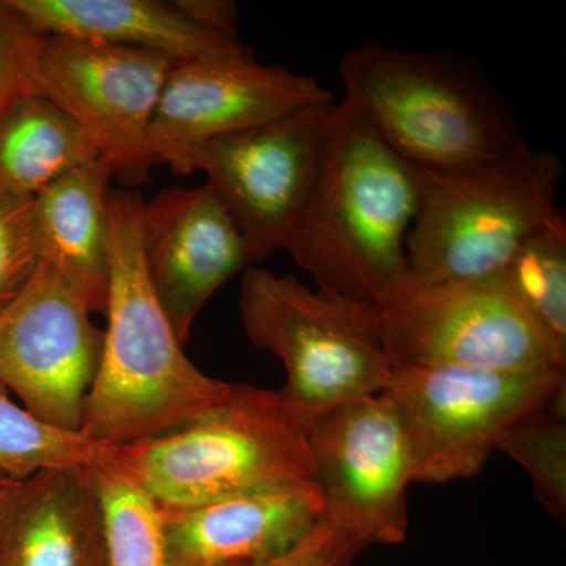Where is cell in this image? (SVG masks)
I'll list each match as a JSON object with an SVG mask.
<instances>
[{
	"mask_svg": "<svg viewBox=\"0 0 566 566\" xmlns=\"http://www.w3.org/2000/svg\"><path fill=\"white\" fill-rule=\"evenodd\" d=\"M0 566H109L87 468L39 472L0 490Z\"/></svg>",
	"mask_w": 566,
	"mask_h": 566,
	"instance_id": "obj_16",
	"label": "cell"
},
{
	"mask_svg": "<svg viewBox=\"0 0 566 566\" xmlns=\"http://www.w3.org/2000/svg\"><path fill=\"white\" fill-rule=\"evenodd\" d=\"M169 61L155 52L104 41L46 35L39 61V95L80 125L122 186L150 180L153 117Z\"/></svg>",
	"mask_w": 566,
	"mask_h": 566,
	"instance_id": "obj_10",
	"label": "cell"
},
{
	"mask_svg": "<svg viewBox=\"0 0 566 566\" xmlns=\"http://www.w3.org/2000/svg\"><path fill=\"white\" fill-rule=\"evenodd\" d=\"M565 403L564 389L549 403L513 424L495 447L526 469L536 499L562 523L566 516Z\"/></svg>",
	"mask_w": 566,
	"mask_h": 566,
	"instance_id": "obj_23",
	"label": "cell"
},
{
	"mask_svg": "<svg viewBox=\"0 0 566 566\" xmlns=\"http://www.w3.org/2000/svg\"><path fill=\"white\" fill-rule=\"evenodd\" d=\"M44 36L10 0H0V122L22 99L39 95Z\"/></svg>",
	"mask_w": 566,
	"mask_h": 566,
	"instance_id": "obj_25",
	"label": "cell"
},
{
	"mask_svg": "<svg viewBox=\"0 0 566 566\" xmlns=\"http://www.w3.org/2000/svg\"><path fill=\"white\" fill-rule=\"evenodd\" d=\"M145 200L111 189V277L102 363L87 395L81 433L103 447L145 441L196 419L229 394L186 356L153 292L142 253Z\"/></svg>",
	"mask_w": 566,
	"mask_h": 566,
	"instance_id": "obj_1",
	"label": "cell"
},
{
	"mask_svg": "<svg viewBox=\"0 0 566 566\" xmlns=\"http://www.w3.org/2000/svg\"><path fill=\"white\" fill-rule=\"evenodd\" d=\"M99 512L109 566H167L163 513L158 504L111 465H87Z\"/></svg>",
	"mask_w": 566,
	"mask_h": 566,
	"instance_id": "obj_20",
	"label": "cell"
},
{
	"mask_svg": "<svg viewBox=\"0 0 566 566\" xmlns=\"http://www.w3.org/2000/svg\"><path fill=\"white\" fill-rule=\"evenodd\" d=\"M103 345L80 290L41 259L28 289L0 314V382L43 422L81 431Z\"/></svg>",
	"mask_w": 566,
	"mask_h": 566,
	"instance_id": "obj_12",
	"label": "cell"
},
{
	"mask_svg": "<svg viewBox=\"0 0 566 566\" xmlns=\"http://www.w3.org/2000/svg\"><path fill=\"white\" fill-rule=\"evenodd\" d=\"M308 423L281 390L230 385L221 403L177 430L106 447L102 463L142 488L161 510L315 482Z\"/></svg>",
	"mask_w": 566,
	"mask_h": 566,
	"instance_id": "obj_4",
	"label": "cell"
},
{
	"mask_svg": "<svg viewBox=\"0 0 566 566\" xmlns=\"http://www.w3.org/2000/svg\"><path fill=\"white\" fill-rule=\"evenodd\" d=\"M181 10L200 28L223 39L238 40L237 7L227 0H177Z\"/></svg>",
	"mask_w": 566,
	"mask_h": 566,
	"instance_id": "obj_27",
	"label": "cell"
},
{
	"mask_svg": "<svg viewBox=\"0 0 566 566\" xmlns=\"http://www.w3.org/2000/svg\"><path fill=\"white\" fill-rule=\"evenodd\" d=\"M10 482H11V480L3 479V476H0V490H2L3 486L9 485Z\"/></svg>",
	"mask_w": 566,
	"mask_h": 566,
	"instance_id": "obj_28",
	"label": "cell"
},
{
	"mask_svg": "<svg viewBox=\"0 0 566 566\" xmlns=\"http://www.w3.org/2000/svg\"><path fill=\"white\" fill-rule=\"evenodd\" d=\"M417 205L416 167L342 102L285 251L318 289L381 307L406 283V237Z\"/></svg>",
	"mask_w": 566,
	"mask_h": 566,
	"instance_id": "obj_2",
	"label": "cell"
},
{
	"mask_svg": "<svg viewBox=\"0 0 566 566\" xmlns=\"http://www.w3.org/2000/svg\"><path fill=\"white\" fill-rule=\"evenodd\" d=\"M161 513L167 566L264 565L314 531L324 504L305 482Z\"/></svg>",
	"mask_w": 566,
	"mask_h": 566,
	"instance_id": "obj_15",
	"label": "cell"
},
{
	"mask_svg": "<svg viewBox=\"0 0 566 566\" xmlns=\"http://www.w3.org/2000/svg\"><path fill=\"white\" fill-rule=\"evenodd\" d=\"M148 281L182 345L212 294L248 268L237 223L207 185L169 188L140 216Z\"/></svg>",
	"mask_w": 566,
	"mask_h": 566,
	"instance_id": "obj_14",
	"label": "cell"
},
{
	"mask_svg": "<svg viewBox=\"0 0 566 566\" xmlns=\"http://www.w3.org/2000/svg\"><path fill=\"white\" fill-rule=\"evenodd\" d=\"M40 263L33 200L0 196V314L28 289Z\"/></svg>",
	"mask_w": 566,
	"mask_h": 566,
	"instance_id": "obj_24",
	"label": "cell"
},
{
	"mask_svg": "<svg viewBox=\"0 0 566 566\" xmlns=\"http://www.w3.org/2000/svg\"><path fill=\"white\" fill-rule=\"evenodd\" d=\"M106 447L81 431L43 422L11 400L0 382V476L11 482L52 469L87 468L103 460Z\"/></svg>",
	"mask_w": 566,
	"mask_h": 566,
	"instance_id": "obj_22",
	"label": "cell"
},
{
	"mask_svg": "<svg viewBox=\"0 0 566 566\" xmlns=\"http://www.w3.org/2000/svg\"><path fill=\"white\" fill-rule=\"evenodd\" d=\"M364 549L367 547L322 520L303 542L264 566H349Z\"/></svg>",
	"mask_w": 566,
	"mask_h": 566,
	"instance_id": "obj_26",
	"label": "cell"
},
{
	"mask_svg": "<svg viewBox=\"0 0 566 566\" xmlns=\"http://www.w3.org/2000/svg\"><path fill=\"white\" fill-rule=\"evenodd\" d=\"M419 205L406 237V282L497 277L532 234L562 214L565 167L554 151H526L482 169H416Z\"/></svg>",
	"mask_w": 566,
	"mask_h": 566,
	"instance_id": "obj_5",
	"label": "cell"
},
{
	"mask_svg": "<svg viewBox=\"0 0 566 566\" xmlns=\"http://www.w3.org/2000/svg\"><path fill=\"white\" fill-rule=\"evenodd\" d=\"M516 303L566 354V221L564 212L521 245L497 275Z\"/></svg>",
	"mask_w": 566,
	"mask_h": 566,
	"instance_id": "obj_21",
	"label": "cell"
},
{
	"mask_svg": "<svg viewBox=\"0 0 566 566\" xmlns=\"http://www.w3.org/2000/svg\"><path fill=\"white\" fill-rule=\"evenodd\" d=\"M338 73L342 102L416 169H482L528 148L516 112L468 55L364 41Z\"/></svg>",
	"mask_w": 566,
	"mask_h": 566,
	"instance_id": "obj_3",
	"label": "cell"
},
{
	"mask_svg": "<svg viewBox=\"0 0 566 566\" xmlns=\"http://www.w3.org/2000/svg\"><path fill=\"white\" fill-rule=\"evenodd\" d=\"M44 35L104 41L155 52L172 62L255 54L193 22L175 2L159 0H10Z\"/></svg>",
	"mask_w": 566,
	"mask_h": 566,
	"instance_id": "obj_17",
	"label": "cell"
},
{
	"mask_svg": "<svg viewBox=\"0 0 566 566\" xmlns=\"http://www.w3.org/2000/svg\"><path fill=\"white\" fill-rule=\"evenodd\" d=\"M307 436L323 520L365 547L405 542L412 458L387 395L326 409Z\"/></svg>",
	"mask_w": 566,
	"mask_h": 566,
	"instance_id": "obj_11",
	"label": "cell"
},
{
	"mask_svg": "<svg viewBox=\"0 0 566 566\" xmlns=\"http://www.w3.org/2000/svg\"><path fill=\"white\" fill-rule=\"evenodd\" d=\"M329 102L314 77L263 65L255 54L175 62L153 117V156L177 175L191 174L193 153L208 142Z\"/></svg>",
	"mask_w": 566,
	"mask_h": 566,
	"instance_id": "obj_13",
	"label": "cell"
},
{
	"mask_svg": "<svg viewBox=\"0 0 566 566\" xmlns=\"http://www.w3.org/2000/svg\"><path fill=\"white\" fill-rule=\"evenodd\" d=\"M562 368L409 367L385 394L403 427L415 482L475 475L506 431L566 389Z\"/></svg>",
	"mask_w": 566,
	"mask_h": 566,
	"instance_id": "obj_7",
	"label": "cell"
},
{
	"mask_svg": "<svg viewBox=\"0 0 566 566\" xmlns=\"http://www.w3.org/2000/svg\"><path fill=\"white\" fill-rule=\"evenodd\" d=\"M334 102L314 104L245 132L219 137L197 148L191 172L230 212L248 252V262L285 249L322 170Z\"/></svg>",
	"mask_w": 566,
	"mask_h": 566,
	"instance_id": "obj_9",
	"label": "cell"
},
{
	"mask_svg": "<svg viewBox=\"0 0 566 566\" xmlns=\"http://www.w3.org/2000/svg\"><path fill=\"white\" fill-rule=\"evenodd\" d=\"M95 159L98 150L87 134L44 96H28L0 122V196L33 199Z\"/></svg>",
	"mask_w": 566,
	"mask_h": 566,
	"instance_id": "obj_19",
	"label": "cell"
},
{
	"mask_svg": "<svg viewBox=\"0 0 566 566\" xmlns=\"http://www.w3.org/2000/svg\"><path fill=\"white\" fill-rule=\"evenodd\" d=\"M378 312L392 371L409 367L565 370L566 354L499 277L427 285L406 282Z\"/></svg>",
	"mask_w": 566,
	"mask_h": 566,
	"instance_id": "obj_8",
	"label": "cell"
},
{
	"mask_svg": "<svg viewBox=\"0 0 566 566\" xmlns=\"http://www.w3.org/2000/svg\"><path fill=\"white\" fill-rule=\"evenodd\" d=\"M238 305L251 344L281 359V392L305 422L389 385L392 367L376 305L251 266Z\"/></svg>",
	"mask_w": 566,
	"mask_h": 566,
	"instance_id": "obj_6",
	"label": "cell"
},
{
	"mask_svg": "<svg viewBox=\"0 0 566 566\" xmlns=\"http://www.w3.org/2000/svg\"><path fill=\"white\" fill-rule=\"evenodd\" d=\"M266 565V564H264ZM264 565H238V566H264Z\"/></svg>",
	"mask_w": 566,
	"mask_h": 566,
	"instance_id": "obj_29",
	"label": "cell"
},
{
	"mask_svg": "<svg viewBox=\"0 0 566 566\" xmlns=\"http://www.w3.org/2000/svg\"><path fill=\"white\" fill-rule=\"evenodd\" d=\"M111 180L107 164L95 159L62 175L32 199L41 259L80 290L92 314L106 312L109 293Z\"/></svg>",
	"mask_w": 566,
	"mask_h": 566,
	"instance_id": "obj_18",
	"label": "cell"
}]
</instances>
